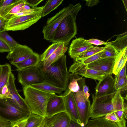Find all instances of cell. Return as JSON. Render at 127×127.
I'll return each mask as SVG.
<instances>
[{"mask_svg": "<svg viewBox=\"0 0 127 127\" xmlns=\"http://www.w3.org/2000/svg\"><path fill=\"white\" fill-rule=\"evenodd\" d=\"M92 95L93 101L90 111V118L92 119L104 117L110 113L124 111L126 104L119 90L98 98H95L94 94Z\"/></svg>", "mask_w": 127, "mask_h": 127, "instance_id": "cell-1", "label": "cell"}, {"mask_svg": "<svg viewBox=\"0 0 127 127\" xmlns=\"http://www.w3.org/2000/svg\"><path fill=\"white\" fill-rule=\"evenodd\" d=\"M44 80L63 89L67 88L70 73L68 71L65 54L46 67L38 65Z\"/></svg>", "mask_w": 127, "mask_h": 127, "instance_id": "cell-2", "label": "cell"}, {"mask_svg": "<svg viewBox=\"0 0 127 127\" xmlns=\"http://www.w3.org/2000/svg\"><path fill=\"white\" fill-rule=\"evenodd\" d=\"M23 90L24 99L31 113L45 117L48 102L56 94L42 91L31 85L23 87Z\"/></svg>", "mask_w": 127, "mask_h": 127, "instance_id": "cell-3", "label": "cell"}, {"mask_svg": "<svg viewBox=\"0 0 127 127\" xmlns=\"http://www.w3.org/2000/svg\"><path fill=\"white\" fill-rule=\"evenodd\" d=\"M78 12L70 14L62 21L54 32L50 42L64 43L66 46L77 34L76 22Z\"/></svg>", "mask_w": 127, "mask_h": 127, "instance_id": "cell-4", "label": "cell"}, {"mask_svg": "<svg viewBox=\"0 0 127 127\" xmlns=\"http://www.w3.org/2000/svg\"><path fill=\"white\" fill-rule=\"evenodd\" d=\"M81 8V5L80 3L75 5L69 4L54 16L48 18L42 32L43 34L44 39L50 41L54 32L64 19L70 14L78 12Z\"/></svg>", "mask_w": 127, "mask_h": 127, "instance_id": "cell-5", "label": "cell"}, {"mask_svg": "<svg viewBox=\"0 0 127 127\" xmlns=\"http://www.w3.org/2000/svg\"><path fill=\"white\" fill-rule=\"evenodd\" d=\"M31 114L15 105L8 98L0 99V116L11 124L28 118Z\"/></svg>", "mask_w": 127, "mask_h": 127, "instance_id": "cell-6", "label": "cell"}, {"mask_svg": "<svg viewBox=\"0 0 127 127\" xmlns=\"http://www.w3.org/2000/svg\"><path fill=\"white\" fill-rule=\"evenodd\" d=\"M42 11L29 15L15 17L8 20L5 26L6 31L25 30L37 22L42 17Z\"/></svg>", "mask_w": 127, "mask_h": 127, "instance_id": "cell-7", "label": "cell"}, {"mask_svg": "<svg viewBox=\"0 0 127 127\" xmlns=\"http://www.w3.org/2000/svg\"><path fill=\"white\" fill-rule=\"evenodd\" d=\"M38 65L21 69H16L18 72V81L23 87L40 83L45 80Z\"/></svg>", "mask_w": 127, "mask_h": 127, "instance_id": "cell-8", "label": "cell"}, {"mask_svg": "<svg viewBox=\"0 0 127 127\" xmlns=\"http://www.w3.org/2000/svg\"><path fill=\"white\" fill-rule=\"evenodd\" d=\"M72 93L78 110L81 124L85 127L90 118V102L87 100L82 90Z\"/></svg>", "mask_w": 127, "mask_h": 127, "instance_id": "cell-9", "label": "cell"}, {"mask_svg": "<svg viewBox=\"0 0 127 127\" xmlns=\"http://www.w3.org/2000/svg\"><path fill=\"white\" fill-rule=\"evenodd\" d=\"M69 72L79 75L83 77L100 81L108 74L88 68L81 61L74 59L72 64L70 67Z\"/></svg>", "mask_w": 127, "mask_h": 127, "instance_id": "cell-10", "label": "cell"}, {"mask_svg": "<svg viewBox=\"0 0 127 127\" xmlns=\"http://www.w3.org/2000/svg\"><path fill=\"white\" fill-rule=\"evenodd\" d=\"M33 53L31 48L19 44L8 53L6 57L12 64L23 61L30 57Z\"/></svg>", "mask_w": 127, "mask_h": 127, "instance_id": "cell-11", "label": "cell"}, {"mask_svg": "<svg viewBox=\"0 0 127 127\" xmlns=\"http://www.w3.org/2000/svg\"><path fill=\"white\" fill-rule=\"evenodd\" d=\"M71 120L67 112H61L51 117H45L43 127H68Z\"/></svg>", "mask_w": 127, "mask_h": 127, "instance_id": "cell-12", "label": "cell"}, {"mask_svg": "<svg viewBox=\"0 0 127 127\" xmlns=\"http://www.w3.org/2000/svg\"><path fill=\"white\" fill-rule=\"evenodd\" d=\"M94 96L98 98L110 95L115 91V80L112 74L107 75L102 80L99 81L95 88Z\"/></svg>", "mask_w": 127, "mask_h": 127, "instance_id": "cell-13", "label": "cell"}, {"mask_svg": "<svg viewBox=\"0 0 127 127\" xmlns=\"http://www.w3.org/2000/svg\"><path fill=\"white\" fill-rule=\"evenodd\" d=\"M7 86L11 95V98H8L13 104L19 107L30 112L24 99L19 95L16 89L15 83V78L11 72L10 74Z\"/></svg>", "mask_w": 127, "mask_h": 127, "instance_id": "cell-14", "label": "cell"}, {"mask_svg": "<svg viewBox=\"0 0 127 127\" xmlns=\"http://www.w3.org/2000/svg\"><path fill=\"white\" fill-rule=\"evenodd\" d=\"M116 57H101L87 66L89 68L112 74Z\"/></svg>", "mask_w": 127, "mask_h": 127, "instance_id": "cell-15", "label": "cell"}, {"mask_svg": "<svg viewBox=\"0 0 127 127\" xmlns=\"http://www.w3.org/2000/svg\"><path fill=\"white\" fill-rule=\"evenodd\" d=\"M66 111L63 96L56 95L48 101L46 108L45 117H51Z\"/></svg>", "mask_w": 127, "mask_h": 127, "instance_id": "cell-16", "label": "cell"}, {"mask_svg": "<svg viewBox=\"0 0 127 127\" xmlns=\"http://www.w3.org/2000/svg\"><path fill=\"white\" fill-rule=\"evenodd\" d=\"M62 95L64 98L66 112L71 119L81 124L72 92L67 88Z\"/></svg>", "mask_w": 127, "mask_h": 127, "instance_id": "cell-17", "label": "cell"}, {"mask_svg": "<svg viewBox=\"0 0 127 127\" xmlns=\"http://www.w3.org/2000/svg\"><path fill=\"white\" fill-rule=\"evenodd\" d=\"M92 46L84 38H76L72 41L70 45L69 55L71 58L74 59Z\"/></svg>", "mask_w": 127, "mask_h": 127, "instance_id": "cell-18", "label": "cell"}, {"mask_svg": "<svg viewBox=\"0 0 127 127\" xmlns=\"http://www.w3.org/2000/svg\"><path fill=\"white\" fill-rule=\"evenodd\" d=\"M26 5L25 0H16L7 6L0 15L8 20L14 15L20 12Z\"/></svg>", "mask_w": 127, "mask_h": 127, "instance_id": "cell-19", "label": "cell"}, {"mask_svg": "<svg viewBox=\"0 0 127 127\" xmlns=\"http://www.w3.org/2000/svg\"><path fill=\"white\" fill-rule=\"evenodd\" d=\"M68 47L64 43H61L56 50L46 60L40 62L39 64L43 67H46L60 58L65 54Z\"/></svg>", "mask_w": 127, "mask_h": 127, "instance_id": "cell-20", "label": "cell"}, {"mask_svg": "<svg viewBox=\"0 0 127 127\" xmlns=\"http://www.w3.org/2000/svg\"><path fill=\"white\" fill-rule=\"evenodd\" d=\"M40 62V55L37 53L34 52L31 56L25 60L12 64L16 66L17 69L19 70L36 66Z\"/></svg>", "mask_w": 127, "mask_h": 127, "instance_id": "cell-21", "label": "cell"}, {"mask_svg": "<svg viewBox=\"0 0 127 127\" xmlns=\"http://www.w3.org/2000/svg\"><path fill=\"white\" fill-rule=\"evenodd\" d=\"M127 46L120 51L115 61L112 73L116 75L127 63Z\"/></svg>", "mask_w": 127, "mask_h": 127, "instance_id": "cell-22", "label": "cell"}, {"mask_svg": "<svg viewBox=\"0 0 127 127\" xmlns=\"http://www.w3.org/2000/svg\"><path fill=\"white\" fill-rule=\"evenodd\" d=\"M33 87L42 91L49 93L62 94L64 90L51 83L44 80L40 83L32 85Z\"/></svg>", "mask_w": 127, "mask_h": 127, "instance_id": "cell-23", "label": "cell"}, {"mask_svg": "<svg viewBox=\"0 0 127 127\" xmlns=\"http://www.w3.org/2000/svg\"><path fill=\"white\" fill-rule=\"evenodd\" d=\"M85 127H118L115 123L106 119L104 117L89 120Z\"/></svg>", "mask_w": 127, "mask_h": 127, "instance_id": "cell-24", "label": "cell"}, {"mask_svg": "<svg viewBox=\"0 0 127 127\" xmlns=\"http://www.w3.org/2000/svg\"><path fill=\"white\" fill-rule=\"evenodd\" d=\"M11 72L10 65L8 63L1 65V71L0 75V94H1L2 88L7 85L9 77Z\"/></svg>", "mask_w": 127, "mask_h": 127, "instance_id": "cell-25", "label": "cell"}, {"mask_svg": "<svg viewBox=\"0 0 127 127\" xmlns=\"http://www.w3.org/2000/svg\"><path fill=\"white\" fill-rule=\"evenodd\" d=\"M63 0H49L43 6L42 11V17L47 15L56 9L63 2Z\"/></svg>", "mask_w": 127, "mask_h": 127, "instance_id": "cell-26", "label": "cell"}, {"mask_svg": "<svg viewBox=\"0 0 127 127\" xmlns=\"http://www.w3.org/2000/svg\"><path fill=\"white\" fill-rule=\"evenodd\" d=\"M104 47H99L97 46H92L80 54L74 59L76 60L82 61L93 55L102 51Z\"/></svg>", "mask_w": 127, "mask_h": 127, "instance_id": "cell-27", "label": "cell"}, {"mask_svg": "<svg viewBox=\"0 0 127 127\" xmlns=\"http://www.w3.org/2000/svg\"><path fill=\"white\" fill-rule=\"evenodd\" d=\"M44 118L41 116L31 113L25 127H40Z\"/></svg>", "mask_w": 127, "mask_h": 127, "instance_id": "cell-28", "label": "cell"}, {"mask_svg": "<svg viewBox=\"0 0 127 127\" xmlns=\"http://www.w3.org/2000/svg\"><path fill=\"white\" fill-rule=\"evenodd\" d=\"M82 77H79L77 74L70 73L69 77L70 82L67 87L71 92L76 93L80 91V88L78 81Z\"/></svg>", "mask_w": 127, "mask_h": 127, "instance_id": "cell-29", "label": "cell"}, {"mask_svg": "<svg viewBox=\"0 0 127 127\" xmlns=\"http://www.w3.org/2000/svg\"><path fill=\"white\" fill-rule=\"evenodd\" d=\"M127 34H124L118 36L115 41H112L111 44L117 51L120 52L127 46Z\"/></svg>", "mask_w": 127, "mask_h": 127, "instance_id": "cell-30", "label": "cell"}, {"mask_svg": "<svg viewBox=\"0 0 127 127\" xmlns=\"http://www.w3.org/2000/svg\"><path fill=\"white\" fill-rule=\"evenodd\" d=\"M112 41L104 47L101 57H116L120 52L117 51L111 44Z\"/></svg>", "mask_w": 127, "mask_h": 127, "instance_id": "cell-31", "label": "cell"}, {"mask_svg": "<svg viewBox=\"0 0 127 127\" xmlns=\"http://www.w3.org/2000/svg\"><path fill=\"white\" fill-rule=\"evenodd\" d=\"M0 39L8 46L11 50L19 44L6 31L0 33Z\"/></svg>", "mask_w": 127, "mask_h": 127, "instance_id": "cell-32", "label": "cell"}, {"mask_svg": "<svg viewBox=\"0 0 127 127\" xmlns=\"http://www.w3.org/2000/svg\"><path fill=\"white\" fill-rule=\"evenodd\" d=\"M61 43L55 42L50 45L40 55L41 62L47 59L56 50Z\"/></svg>", "mask_w": 127, "mask_h": 127, "instance_id": "cell-33", "label": "cell"}, {"mask_svg": "<svg viewBox=\"0 0 127 127\" xmlns=\"http://www.w3.org/2000/svg\"><path fill=\"white\" fill-rule=\"evenodd\" d=\"M116 90L121 91H125L127 89V78L126 76L120 79L115 86Z\"/></svg>", "mask_w": 127, "mask_h": 127, "instance_id": "cell-34", "label": "cell"}, {"mask_svg": "<svg viewBox=\"0 0 127 127\" xmlns=\"http://www.w3.org/2000/svg\"><path fill=\"white\" fill-rule=\"evenodd\" d=\"M43 6L31 8L29 9L19 12L14 15L11 18L16 17H19L27 15L32 14L35 12L42 11Z\"/></svg>", "mask_w": 127, "mask_h": 127, "instance_id": "cell-35", "label": "cell"}, {"mask_svg": "<svg viewBox=\"0 0 127 127\" xmlns=\"http://www.w3.org/2000/svg\"><path fill=\"white\" fill-rule=\"evenodd\" d=\"M80 88V90H82L84 94L86 99L89 101L90 94L88 93L89 90L88 87L86 85L85 79L82 77L78 81Z\"/></svg>", "mask_w": 127, "mask_h": 127, "instance_id": "cell-36", "label": "cell"}, {"mask_svg": "<svg viewBox=\"0 0 127 127\" xmlns=\"http://www.w3.org/2000/svg\"><path fill=\"white\" fill-rule=\"evenodd\" d=\"M103 51V50L86 59L81 61L84 64L86 65H88L100 58L102 54Z\"/></svg>", "mask_w": 127, "mask_h": 127, "instance_id": "cell-37", "label": "cell"}, {"mask_svg": "<svg viewBox=\"0 0 127 127\" xmlns=\"http://www.w3.org/2000/svg\"><path fill=\"white\" fill-rule=\"evenodd\" d=\"M104 117L106 119L115 123L116 124L120 121L117 117L115 112L108 113Z\"/></svg>", "mask_w": 127, "mask_h": 127, "instance_id": "cell-38", "label": "cell"}, {"mask_svg": "<svg viewBox=\"0 0 127 127\" xmlns=\"http://www.w3.org/2000/svg\"><path fill=\"white\" fill-rule=\"evenodd\" d=\"M16 0H0V15L4 9Z\"/></svg>", "mask_w": 127, "mask_h": 127, "instance_id": "cell-39", "label": "cell"}, {"mask_svg": "<svg viewBox=\"0 0 127 127\" xmlns=\"http://www.w3.org/2000/svg\"><path fill=\"white\" fill-rule=\"evenodd\" d=\"M126 65L127 63L120 70L118 74L116 75V77L114 79L115 86L120 79L127 75L126 72Z\"/></svg>", "mask_w": 127, "mask_h": 127, "instance_id": "cell-40", "label": "cell"}, {"mask_svg": "<svg viewBox=\"0 0 127 127\" xmlns=\"http://www.w3.org/2000/svg\"><path fill=\"white\" fill-rule=\"evenodd\" d=\"M88 42L91 44L97 46L101 45H106L109 44V42H105L103 41L96 39H91L87 40Z\"/></svg>", "mask_w": 127, "mask_h": 127, "instance_id": "cell-41", "label": "cell"}, {"mask_svg": "<svg viewBox=\"0 0 127 127\" xmlns=\"http://www.w3.org/2000/svg\"><path fill=\"white\" fill-rule=\"evenodd\" d=\"M28 118L22 119L12 124V127H25Z\"/></svg>", "mask_w": 127, "mask_h": 127, "instance_id": "cell-42", "label": "cell"}, {"mask_svg": "<svg viewBox=\"0 0 127 127\" xmlns=\"http://www.w3.org/2000/svg\"><path fill=\"white\" fill-rule=\"evenodd\" d=\"M11 50L8 46L0 39V53L9 52Z\"/></svg>", "mask_w": 127, "mask_h": 127, "instance_id": "cell-43", "label": "cell"}, {"mask_svg": "<svg viewBox=\"0 0 127 127\" xmlns=\"http://www.w3.org/2000/svg\"><path fill=\"white\" fill-rule=\"evenodd\" d=\"M43 0H25L26 4L31 6L32 8L37 7Z\"/></svg>", "mask_w": 127, "mask_h": 127, "instance_id": "cell-44", "label": "cell"}, {"mask_svg": "<svg viewBox=\"0 0 127 127\" xmlns=\"http://www.w3.org/2000/svg\"><path fill=\"white\" fill-rule=\"evenodd\" d=\"M1 94L4 96L5 98H11V95L7 85H5L2 88Z\"/></svg>", "mask_w": 127, "mask_h": 127, "instance_id": "cell-45", "label": "cell"}, {"mask_svg": "<svg viewBox=\"0 0 127 127\" xmlns=\"http://www.w3.org/2000/svg\"><path fill=\"white\" fill-rule=\"evenodd\" d=\"M8 20L0 15V33L6 31L5 28Z\"/></svg>", "mask_w": 127, "mask_h": 127, "instance_id": "cell-46", "label": "cell"}, {"mask_svg": "<svg viewBox=\"0 0 127 127\" xmlns=\"http://www.w3.org/2000/svg\"><path fill=\"white\" fill-rule=\"evenodd\" d=\"M12 124L0 116V127H12Z\"/></svg>", "mask_w": 127, "mask_h": 127, "instance_id": "cell-47", "label": "cell"}, {"mask_svg": "<svg viewBox=\"0 0 127 127\" xmlns=\"http://www.w3.org/2000/svg\"><path fill=\"white\" fill-rule=\"evenodd\" d=\"M86 1V5L89 7H92L96 5L99 2L98 0H87Z\"/></svg>", "mask_w": 127, "mask_h": 127, "instance_id": "cell-48", "label": "cell"}, {"mask_svg": "<svg viewBox=\"0 0 127 127\" xmlns=\"http://www.w3.org/2000/svg\"><path fill=\"white\" fill-rule=\"evenodd\" d=\"M68 127H85L82 125L71 119Z\"/></svg>", "mask_w": 127, "mask_h": 127, "instance_id": "cell-49", "label": "cell"}, {"mask_svg": "<svg viewBox=\"0 0 127 127\" xmlns=\"http://www.w3.org/2000/svg\"><path fill=\"white\" fill-rule=\"evenodd\" d=\"M31 8L28 6V5H25L22 8L21 11L20 12L24 11L30 9Z\"/></svg>", "mask_w": 127, "mask_h": 127, "instance_id": "cell-50", "label": "cell"}, {"mask_svg": "<svg viewBox=\"0 0 127 127\" xmlns=\"http://www.w3.org/2000/svg\"><path fill=\"white\" fill-rule=\"evenodd\" d=\"M123 1L126 8V11H127V0H123Z\"/></svg>", "mask_w": 127, "mask_h": 127, "instance_id": "cell-51", "label": "cell"}, {"mask_svg": "<svg viewBox=\"0 0 127 127\" xmlns=\"http://www.w3.org/2000/svg\"><path fill=\"white\" fill-rule=\"evenodd\" d=\"M4 98H5L4 96L0 94V99H2Z\"/></svg>", "mask_w": 127, "mask_h": 127, "instance_id": "cell-52", "label": "cell"}, {"mask_svg": "<svg viewBox=\"0 0 127 127\" xmlns=\"http://www.w3.org/2000/svg\"><path fill=\"white\" fill-rule=\"evenodd\" d=\"M1 65L0 64V75L1 73Z\"/></svg>", "mask_w": 127, "mask_h": 127, "instance_id": "cell-53", "label": "cell"}, {"mask_svg": "<svg viewBox=\"0 0 127 127\" xmlns=\"http://www.w3.org/2000/svg\"><path fill=\"white\" fill-rule=\"evenodd\" d=\"M43 123H42V124L41 125V127H43Z\"/></svg>", "mask_w": 127, "mask_h": 127, "instance_id": "cell-54", "label": "cell"}, {"mask_svg": "<svg viewBox=\"0 0 127 127\" xmlns=\"http://www.w3.org/2000/svg\"><path fill=\"white\" fill-rule=\"evenodd\" d=\"M41 126L40 127H41Z\"/></svg>", "mask_w": 127, "mask_h": 127, "instance_id": "cell-55", "label": "cell"}]
</instances>
